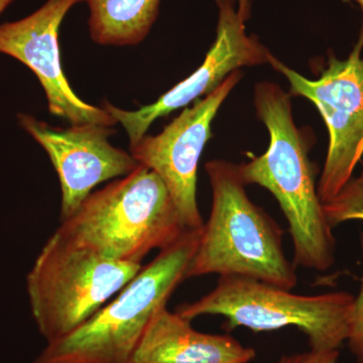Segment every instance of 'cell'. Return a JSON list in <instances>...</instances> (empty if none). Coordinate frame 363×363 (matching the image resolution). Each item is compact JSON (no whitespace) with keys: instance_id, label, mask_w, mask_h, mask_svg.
I'll return each instance as SVG.
<instances>
[{"instance_id":"1","label":"cell","mask_w":363,"mask_h":363,"mask_svg":"<svg viewBox=\"0 0 363 363\" xmlns=\"http://www.w3.org/2000/svg\"><path fill=\"white\" fill-rule=\"evenodd\" d=\"M257 117L269 135L267 152L238 164L247 185L267 189L285 215L294 245V264L325 272L335 262V238L317 192L309 143L296 126L291 94L276 83L255 85Z\"/></svg>"},{"instance_id":"2","label":"cell","mask_w":363,"mask_h":363,"mask_svg":"<svg viewBox=\"0 0 363 363\" xmlns=\"http://www.w3.org/2000/svg\"><path fill=\"white\" fill-rule=\"evenodd\" d=\"M188 230L161 177L138 164L128 175L91 193L57 233L104 259L142 264Z\"/></svg>"},{"instance_id":"3","label":"cell","mask_w":363,"mask_h":363,"mask_svg":"<svg viewBox=\"0 0 363 363\" xmlns=\"http://www.w3.org/2000/svg\"><path fill=\"white\" fill-rule=\"evenodd\" d=\"M205 171L213 199L187 279L216 274L295 288L297 274L284 252V231L248 198L238 164L214 160L205 164Z\"/></svg>"},{"instance_id":"4","label":"cell","mask_w":363,"mask_h":363,"mask_svg":"<svg viewBox=\"0 0 363 363\" xmlns=\"http://www.w3.org/2000/svg\"><path fill=\"white\" fill-rule=\"evenodd\" d=\"M201 229H188L160 250L116 298L69 335L48 343L33 363H130L152 318L187 279Z\"/></svg>"},{"instance_id":"5","label":"cell","mask_w":363,"mask_h":363,"mask_svg":"<svg viewBox=\"0 0 363 363\" xmlns=\"http://www.w3.org/2000/svg\"><path fill=\"white\" fill-rule=\"evenodd\" d=\"M355 298L335 292L303 296L240 276H221L211 292L177 308L192 321L203 315H220L226 328L247 327L255 332L297 327L309 339L311 350H338L350 337Z\"/></svg>"},{"instance_id":"6","label":"cell","mask_w":363,"mask_h":363,"mask_svg":"<svg viewBox=\"0 0 363 363\" xmlns=\"http://www.w3.org/2000/svg\"><path fill=\"white\" fill-rule=\"evenodd\" d=\"M142 267L104 259L55 231L28 281L40 334L48 343L69 335L121 292Z\"/></svg>"},{"instance_id":"7","label":"cell","mask_w":363,"mask_h":363,"mask_svg":"<svg viewBox=\"0 0 363 363\" xmlns=\"http://www.w3.org/2000/svg\"><path fill=\"white\" fill-rule=\"evenodd\" d=\"M363 21L347 59L329 55L318 79L298 74L272 52L267 63L285 76L290 94L310 100L321 114L329 135L323 171L317 184L322 203L335 197L353 177L363 156Z\"/></svg>"},{"instance_id":"8","label":"cell","mask_w":363,"mask_h":363,"mask_svg":"<svg viewBox=\"0 0 363 363\" xmlns=\"http://www.w3.org/2000/svg\"><path fill=\"white\" fill-rule=\"evenodd\" d=\"M242 73L233 72L216 90L186 108L157 135L143 136L130 147L138 164L156 172L168 188L172 199L188 229L204 225L197 204L198 164L212 136V123Z\"/></svg>"},{"instance_id":"9","label":"cell","mask_w":363,"mask_h":363,"mask_svg":"<svg viewBox=\"0 0 363 363\" xmlns=\"http://www.w3.org/2000/svg\"><path fill=\"white\" fill-rule=\"evenodd\" d=\"M218 7L216 39L204 62L188 78L162 94L156 102L128 111L104 101L102 107L116 123L123 125L130 147L147 135L150 126L160 117L207 96L216 90L233 72L243 67L267 63L269 50L255 35H248L245 21L230 0H215Z\"/></svg>"},{"instance_id":"10","label":"cell","mask_w":363,"mask_h":363,"mask_svg":"<svg viewBox=\"0 0 363 363\" xmlns=\"http://www.w3.org/2000/svg\"><path fill=\"white\" fill-rule=\"evenodd\" d=\"M84 0H48L23 20L0 25V52L28 66L39 79L52 116L71 125H116L104 107L86 104L74 92L62 68L59 30L69 11Z\"/></svg>"},{"instance_id":"11","label":"cell","mask_w":363,"mask_h":363,"mask_svg":"<svg viewBox=\"0 0 363 363\" xmlns=\"http://www.w3.org/2000/svg\"><path fill=\"white\" fill-rule=\"evenodd\" d=\"M21 128L44 147L61 184V219L104 182L128 175L138 166L130 152L113 147L112 128L77 124L63 128L38 121L30 114L18 116Z\"/></svg>"},{"instance_id":"12","label":"cell","mask_w":363,"mask_h":363,"mask_svg":"<svg viewBox=\"0 0 363 363\" xmlns=\"http://www.w3.org/2000/svg\"><path fill=\"white\" fill-rule=\"evenodd\" d=\"M255 351L229 335L202 333L177 312L155 315L130 363H248Z\"/></svg>"},{"instance_id":"13","label":"cell","mask_w":363,"mask_h":363,"mask_svg":"<svg viewBox=\"0 0 363 363\" xmlns=\"http://www.w3.org/2000/svg\"><path fill=\"white\" fill-rule=\"evenodd\" d=\"M91 39L98 45H135L149 35L161 0H84Z\"/></svg>"},{"instance_id":"14","label":"cell","mask_w":363,"mask_h":363,"mask_svg":"<svg viewBox=\"0 0 363 363\" xmlns=\"http://www.w3.org/2000/svg\"><path fill=\"white\" fill-rule=\"evenodd\" d=\"M323 209L332 228L346 221H363V169L335 197L323 203Z\"/></svg>"},{"instance_id":"15","label":"cell","mask_w":363,"mask_h":363,"mask_svg":"<svg viewBox=\"0 0 363 363\" xmlns=\"http://www.w3.org/2000/svg\"><path fill=\"white\" fill-rule=\"evenodd\" d=\"M360 245L362 255V286L357 298H355L350 337L347 339L351 352L357 358V363H363V233L360 235Z\"/></svg>"},{"instance_id":"16","label":"cell","mask_w":363,"mask_h":363,"mask_svg":"<svg viewBox=\"0 0 363 363\" xmlns=\"http://www.w3.org/2000/svg\"><path fill=\"white\" fill-rule=\"evenodd\" d=\"M338 350H315L286 355L278 363H337Z\"/></svg>"},{"instance_id":"17","label":"cell","mask_w":363,"mask_h":363,"mask_svg":"<svg viewBox=\"0 0 363 363\" xmlns=\"http://www.w3.org/2000/svg\"><path fill=\"white\" fill-rule=\"evenodd\" d=\"M236 7L238 14L243 21L250 20V13H252V2L250 0H230Z\"/></svg>"},{"instance_id":"18","label":"cell","mask_w":363,"mask_h":363,"mask_svg":"<svg viewBox=\"0 0 363 363\" xmlns=\"http://www.w3.org/2000/svg\"><path fill=\"white\" fill-rule=\"evenodd\" d=\"M11 1L13 0H0V14L11 4Z\"/></svg>"},{"instance_id":"19","label":"cell","mask_w":363,"mask_h":363,"mask_svg":"<svg viewBox=\"0 0 363 363\" xmlns=\"http://www.w3.org/2000/svg\"><path fill=\"white\" fill-rule=\"evenodd\" d=\"M352 1L357 2L358 6H360V9H362L363 11V0H352Z\"/></svg>"}]
</instances>
